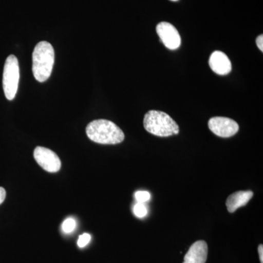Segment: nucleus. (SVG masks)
Wrapping results in <instances>:
<instances>
[{"instance_id":"9","label":"nucleus","mask_w":263,"mask_h":263,"mask_svg":"<svg viewBox=\"0 0 263 263\" xmlns=\"http://www.w3.org/2000/svg\"><path fill=\"white\" fill-rule=\"evenodd\" d=\"M208 245L204 240H197L190 247L184 256L183 263H205L208 257Z\"/></svg>"},{"instance_id":"17","label":"nucleus","mask_w":263,"mask_h":263,"mask_svg":"<svg viewBox=\"0 0 263 263\" xmlns=\"http://www.w3.org/2000/svg\"><path fill=\"white\" fill-rule=\"evenodd\" d=\"M258 252L259 260H260L261 263H263V247L262 245H259Z\"/></svg>"},{"instance_id":"10","label":"nucleus","mask_w":263,"mask_h":263,"mask_svg":"<svg viewBox=\"0 0 263 263\" xmlns=\"http://www.w3.org/2000/svg\"><path fill=\"white\" fill-rule=\"evenodd\" d=\"M253 195L252 191H238L230 195L226 201L228 212L233 213L239 208L245 206L253 197Z\"/></svg>"},{"instance_id":"15","label":"nucleus","mask_w":263,"mask_h":263,"mask_svg":"<svg viewBox=\"0 0 263 263\" xmlns=\"http://www.w3.org/2000/svg\"><path fill=\"white\" fill-rule=\"evenodd\" d=\"M256 43H257V46H258L259 49L261 51H263V36L262 34L259 35L258 37L256 39Z\"/></svg>"},{"instance_id":"6","label":"nucleus","mask_w":263,"mask_h":263,"mask_svg":"<svg viewBox=\"0 0 263 263\" xmlns=\"http://www.w3.org/2000/svg\"><path fill=\"white\" fill-rule=\"evenodd\" d=\"M209 127L214 134L221 138H230L239 130L238 123L227 117L212 118L209 121Z\"/></svg>"},{"instance_id":"13","label":"nucleus","mask_w":263,"mask_h":263,"mask_svg":"<svg viewBox=\"0 0 263 263\" xmlns=\"http://www.w3.org/2000/svg\"><path fill=\"white\" fill-rule=\"evenodd\" d=\"M151 197L150 193L146 191H138L136 193V198L138 202H143L148 201Z\"/></svg>"},{"instance_id":"3","label":"nucleus","mask_w":263,"mask_h":263,"mask_svg":"<svg viewBox=\"0 0 263 263\" xmlns=\"http://www.w3.org/2000/svg\"><path fill=\"white\" fill-rule=\"evenodd\" d=\"M143 125L146 131L156 136L168 137L179 133V127L168 114L149 110L145 115Z\"/></svg>"},{"instance_id":"4","label":"nucleus","mask_w":263,"mask_h":263,"mask_svg":"<svg viewBox=\"0 0 263 263\" xmlns=\"http://www.w3.org/2000/svg\"><path fill=\"white\" fill-rule=\"evenodd\" d=\"M20 79V70L18 59L14 55H10L5 61L3 71V85L5 95L8 100L15 98Z\"/></svg>"},{"instance_id":"12","label":"nucleus","mask_w":263,"mask_h":263,"mask_svg":"<svg viewBox=\"0 0 263 263\" xmlns=\"http://www.w3.org/2000/svg\"><path fill=\"white\" fill-rule=\"evenodd\" d=\"M133 212H134L135 215L137 217L143 218L146 216L148 211H147L146 207L145 206L144 204L142 202H138L133 209Z\"/></svg>"},{"instance_id":"1","label":"nucleus","mask_w":263,"mask_h":263,"mask_svg":"<svg viewBox=\"0 0 263 263\" xmlns=\"http://www.w3.org/2000/svg\"><path fill=\"white\" fill-rule=\"evenodd\" d=\"M88 138L100 144L114 145L122 143L124 134L117 124L105 119L90 122L86 128Z\"/></svg>"},{"instance_id":"2","label":"nucleus","mask_w":263,"mask_h":263,"mask_svg":"<svg viewBox=\"0 0 263 263\" xmlns=\"http://www.w3.org/2000/svg\"><path fill=\"white\" fill-rule=\"evenodd\" d=\"M55 53L51 43L42 41L36 45L32 53V72L39 82L47 81L51 75Z\"/></svg>"},{"instance_id":"14","label":"nucleus","mask_w":263,"mask_h":263,"mask_svg":"<svg viewBox=\"0 0 263 263\" xmlns=\"http://www.w3.org/2000/svg\"><path fill=\"white\" fill-rule=\"evenodd\" d=\"M90 240H91V235L88 234V233H84V234L81 235L79 236L77 242L78 246L80 248H84L89 243Z\"/></svg>"},{"instance_id":"5","label":"nucleus","mask_w":263,"mask_h":263,"mask_svg":"<svg viewBox=\"0 0 263 263\" xmlns=\"http://www.w3.org/2000/svg\"><path fill=\"white\" fill-rule=\"evenodd\" d=\"M34 160L37 164L49 173L58 172L61 169L62 162L60 157L53 151L45 147H36L34 151Z\"/></svg>"},{"instance_id":"7","label":"nucleus","mask_w":263,"mask_h":263,"mask_svg":"<svg viewBox=\"0 0 263 263\" xmlns=\"http://www.w3.org/2000/svg\"><path fill=\"white\" fill-rule=\"evenodd\" d=\"M157 34L160 41L170 50H176L181 46V40L177 29L168 22H160L157 24Z\"/></svg>"},{"instance_id":"16","label":"nucleus","mask_w":263,"mask_h":263,"mask_svg":"<svg viewBox=\"0 0 263 263\" xmlns=\"http://www.w3.org/2000/svg\"><path fill=\"white\" fill-rule=\"evenodd\" d=\"M5 197H6V192L3 187L0 186V205L4 202Z\"/></svg>"},{"instance_id":"8","label":"nucleus","mask_w":263,"mask_h":263,"mask_svg":"<svg viewBox=\"0 0 263 263\" xmlns=\"http://www.w3.org/2000/svg\"><path fill=\"white\" fill-rule=\"evenodd\" d=\"M209 66L215 73L220 76L228 75L232 70L230 59L220 51L213 52L209 59Z\"/></svg>"},{"instance_id":"11","label":"nucleus","mask_w":263,"mask_h":263,"mask_svg":"<svg viewBox=\"0 0 263 263\" xmlns=\"http://www.w3.org/2000/svg\"><path fill=\"white\" fill-rule=\"evenodd\" d=\"M76 226V223L75 219L72 218H68L64 221L62 224V230L65 232V233H70L75 230Z\"/></svg>"},{"instance_id":"18","label":"nucleus","mask_w":263,"mask_h":263,"mask_svg":"<svg viewBox=\"0 0 263 263\" xmlns=\"http://www.w3.org/2000/svg\"><path fill=\"white\" fill-rule=\"evenodd\" d=\"M171 1L176 2V1H179V0H171Z\"/></svg>"}]
</instances>
